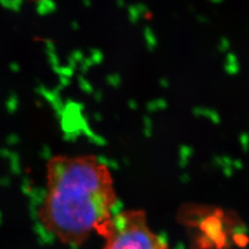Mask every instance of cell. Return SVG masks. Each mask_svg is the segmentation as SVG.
I'll return each instance as SVG.
<instances>
[{"mask_svg": "<svg viewBox=\"0 0 249 249\" xmlns=\"http://www.w3.org/2000/svg\"><path fill=\"white\" fill-rule=\"evenodd\" d=\"M45 177L39 221L63 244L81 246L114 215V178L95 155H55L46 163Z\"/></svg>", "mask_w": 249, "mask_h": 249, "instance_id": "cell-1", "label": "cell"}, {"mask_svg": "<svg viewBox=\"0 0 249 249\" xmlns=\"http://www.w3.org/2000/svg\"><path fill=\"white\" fill-rule=\"evenodd\" d=\"M97 232L105 239L104 249H168L166 243L149 227L142 210L114 214Z\"/></svg>", "mask_w": 249, "mask_h": 249, "instance_id": "cell-2", "label": "cell"}, {"mask_svg": "<svg viewBox=\"0 0 249 249\" xmlns=\"http://www.w3.org/2000/svg\"><path fill=\"white\" fill-rule=\"evenodd\" d=\"M32 1H37V0H32Z\"/></svg>", "mask_w": 249, "mask_h": 249, "instance_id": "cell-3", "label": "cell"}]
</instances>
